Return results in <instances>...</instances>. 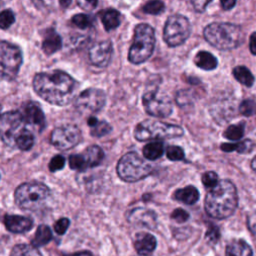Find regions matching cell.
<instances>
[{"mask_svg": "<svg viewBox=\"0 0 256 256\" xmlns=\"http://www.w3.org/2000/svg\"><path fill=\"white\" fill-rule=\"evenodd\" d=\"M35 92L45 101L54 105H66L76 96L78 83L67 73L54 70L34 76Z\"/></svg>", "mask_w": 256, "mask_h": 256, "instance_id": "obj_1", "label": "cell"}, {"mask_svg": "<svg viewBox=\"0 0 256 256\" xmlns=\"http://www.w3.org/2000/svg\"><path fill=\"white\" fill-rule=\"evenodd\" d=\"M237 204L238 195L236 187L227 179L219 180L215 187L209 189L204 201L206 213L215 219H224L231 216Z\"/></svg>", "mask_w": 256, "mask_h": 256, "instance_id": "obj_2", "label": "cell"}, {"mask_svg": "<svg viewBox=\"0 0 256 256\" xmlns=\"http://www.w3.org/2000/svg\"><path fill=\"white\" fill-rule=\"evenodd\" d=\"M208 43L220 50H231L238 47L244 38L242 28L232 23H211L204 29Z\"/></svg>", "mask_w": 256, "mask_h": 256, "instance_id": "obj_3", "label": "cell"}, {"mask_svg": "<svg viewBox=\"0 0 256 256\" xmlns=\"http://www.w3.org/2000/svg\"><path fill=\"white\" fill-rule=\"evenodd\" d=\"M50 196L49 188L39 182H28L18 186L14 198L18 207L26 211H36L46 204Z\"/></svg>", "mask_w": 256, "mask_h": 256, "instance_id": "obj_4", "label": "cell"}, {"mask_svg": "<svg viewBox=\"0 0 256 256\" xmlns=\"http://www.w3.org/2000/svg\"><path fill=\"white\" fill-rule=\"evenodd\" d=\"M155 47V32L148 24H138L134 30L133 43L129 49L128 59L133 64L145 62L153 53Z\"/></svg>", "mask_w": 256, "mask_h": 256, "instance_id": "obj_5", "label": "cell"}, {"mask_svg": "<svg viewBox=\"0 0 256 256\" xmlns=\"http://www.w3.org/2000/svg\"><path fill=\"white\" fill-rule=\"evenodd\" d=\"M183 134L184 131L180 126L157 120H144L137 124L134 130V136L138 141L170 139Z\"/></svg>", "mask_w": 256, "mask_h": 256, "instance_id": "obj_6", "label": "cell"}, {"mask_svg": "<svg viewBox=\"0 0 256 256\" xmlns=\"http://www.w3.org/2000/svg\"><path fill=\"white\" fill-rule=\"evenodd\" d=\"M152 172V166L136 152L124 154L117 164L119 177L126 182H136L147 177Z\"/></svg>", "mask_w": 256, "mask_h": 256, "instance_id": "obj_7", "label": "cell"}, {"mask_svg": "<svg viewBox=\"0 0 256 256\" xmlns=\"http://www.w3.org/2000/svg\"><path fill=\"white\" fill-rule=\"evenodd\" d=\"M22 64V53L18 46L0 41V77L6 80H13Z\"/></svg>", "mask_w": 256, "mask_h": 256, "instance_id": "obj_8", "label": "cell"}, {"mask_svg": "<svg viewBox=\"0 0 256 256\" xmlns=\"http://www.w3.org/2000/svg\"><path fill=\"white\" fill-rule=\"evenodd\" d=\"M191 26L189 20L180 14L170 16L164 26L163 39L170 47L183 44L189 37Z\"/></svg>", "mask_w": 256, "mask_h": 256, "instance_id": "obj_9", "label": "cell"}, {"mask_svg": "<svg viewBox=\"0 0 256 256\" xmlns=\"http://www.w3.org/2000/svg\"><path fill=\"white\" fill-rule=\"evenodd\" d=\"M26 124L20 111H9L0 115V138L8 146L14 147L16 139L25 130Z\"/></svg>", "mask_w": 256, "mask_h": 256, "instance_id": "obj_10", "label": "cell"}, {"mask_svg": "<svg viewBox=\"0 0 256 256\" xmlns=\"http://www.w3.org/2000/svg\"><path fill=\"white\" fill-rule=\"evenodd\" d=\"M145 111L154 117L165 118L172 112V101L169 96L158 90L146 92L142 98Z\"/></svg>", "mask_w": 256, "mask_h": 256, "instance_id": "obj_11", "label": "cell"}, {"mask_svg": "<svg viewBox=\"0 0 256 256\" xmlns=\"http://www.w3.org/2000/svg\"><path fill=\"white\" fill-rule=\"evenodd\" d=\"M82 139L79 128L72 124H66L55 128L50 136L51 144L59 150H69L75 147Z\"/></svg>", "mask_w": 256, "mask_h": 256, "instance_id": "obj_12", "label": "cell"}, {"mask_svg": "<svg viewBox=\"0 0 256 256\" xmlns=\"http://www.w3.org/2000/svg\"><path fill=\"white\" fill-rule=\"evenodd\" d=\"M106 102L104 91L96 88H88L82 91L76 98L75 107L81 113H96L100 111Z\"/></svg>", "mask_w": 256, "mask_h": 256, "instance_id": "obj_13", "label": "cell"}, {"mask_svg": "<svg viewBox=\"0 0 256 256\" xmlns=\"http://www.w3.org/2000/svg\"><path fill=\"white\" fill-rule=\"evenodd\" d=\"M20 113L27 126L34 130L41 131L45 126V115L41 107L35 102H26L22 105Z\"/></svg>", "mask_w": 256, "mask_h": 256, "instance_id": "obj_14", "label": "cell"}, {"mask_svg": "<svg viewBox=\"0 0 256 256\" xmlns=\"http://www.w3.org/2000/svg\"><path fill=\"white\" fill-rule=\"evenodd\" d=\"M112 55V43L109 40L95 42L89 49L91 63L98 67H105L110 62Z\"/></svg>", "mask_w": 256, "mask_h": 256, "instance_id": "obj_15", "label": "cell"}, {"mask_svg": "<svg viewBox=\"0 0 256 256\" xmlns=\"http://www.w3.org/2000/svg\"><path fill=\"white\" fill-rule=\"evenodd\" d=\"M128 221L134 226L155 229L157 226V216L154 211L147 208H135L127 216Z\"/></svg>", "mask_w": 256, "mask_h": 256, "instance_id": "obj_16", "label": "cell"}, {"mask_svg": "<svg viewBox=\"0 0 256 256\" xmlns=\"http://www.w3.org/2000/svg\"><path fill=\"white\" fill-rule=\"evenodd\" d=\"M3 221L7 230L12 233H24L33 226L32 219L26 216L6 214Z\"/></svg>", "mask_w": 256, "mask_h": 256, "instance_id": "obj_17", "label": "cell"}, {"mask_svg": "<svg viewBox=\"0 0 256 256\" xmlns=\"http://www.w3.org/2000/svg\"><path fill=\"white\" fill-rule=\"evenodd\" d=\"M156 238L150 233L140 232L135 235L134 248L139 255H151L156 248Z\"/></svg>", "mask_w": 256, "mask_h": 256, "instance_id": "obj_18", "label": "cell"}, {"mask_svg": "<svg viewBox=\"0 0 256 256\" xmlns=\"http://www.w3.org/2000/svg\"><path fill=\"white\" fill-rule=\"evenodd\" d=\"M62 46V40L60 35L53 29H49L45 32L44 40L42 42V49L47 54H53L57 52Z\"/></svg>", "mask_w": 256, "mask_h": 256, "instance_id": "obj_19", "label": "cell"}, {"mask_svg": "<svg viewBox=\"0 0 256 256\" xmlns=\"http://www.w3.org/2000/svg\"><path fill=\"white\" fill-rule=\"evenodd\" d=\"M253 252L250 245L242 239L231 241L227 247L225 256H252Z\"/></svg>", "mask_w": 256, "mask_h": 256, "instance_id": "obj_20", "label": "cell"}, {"mask_svg": "<svg viewBox=\"0 0 256 256\" xmlns=\"http://www.w3.org/2000/svg\"><path fill=\"white\" fill-rule=\"evenodd\" d=\"M173 198L177 201H180L182 203L191 205L198 201L199 199V192L194 186H186L184 188L178 189L174 192Z\"/></svg>", "mask_w": 256, "mask_h": 256, "instance_id": "obj_21", "label": "cell"}, {"mask_svg": "<svg viewBox=\"0 0 256 256\" xmlns=\"http://www.w3.org/2000/svg\"><path fill=\"white\" fill-rule=\"evenodd\" d=\"M81 154L85 160L87 167H95L99 165L104 158V152L102 148L97 145L87 147Z\"/></svg>", "mask_w": 256, "mask_h": 256, "instance_id": "obj_22", "label": "cell"}, {"mask_svg": "<svg viewBox=\"0 0 256 256\" xmlns=\"http://www.w3.org/2000/svg\"><path fill=\"white\" fill-rule=\"evenodd\" d=\"M101 21L106 31H111L117 28L121 22V15L115 9H106L101 12Z\"/></svg>", "mask_w": 256, "mask_h": 256, "instance_id": "obj_23", "label": "cell"}, {"mask_svg": "<svg viewBox=\"0 0 256 256\" xmlns=\"http://www.w3.org/2000/svg\"><path fill=\"white\" fill-rule=\"evenodd\" d=\"M195 64L203 70H213L217 67V59L213 54L207 51H200L194 58Z\"/></svg>", "mask_w": 256, "mask_h": 256, "instance_id": "obj_24", "label": "cell"}, {"mask_svg": "<svg viewBox=\"0 0 256 256\" xmlns=\"http://www.w3.org/2000/svg\"><path fill=\"white\" fill-rule=\"evenodd\" d=\"M256 147L255 143L250 140L246 139L237 143H223L220 146V149L224 152H232L237 151L238 153H249Z\"/></svg>", "mask_w": 256, "mask_h": 256, "instance_id": "obj_25", "label": "cell"}, {"mask_svg": "<svg viewBox=\"0 0 256 256\" xmlns=\"http://www.w3.org/2000/svg\"><path fill=\"white\" fill-rule=\"evenodd\" d=\"M52 239L51 229L47 225H39L36 233L31 240V245L34 247H40L46 245Z\"/></svg>", "mask_w": 256, "mask_h": 256, "instance_id": "obj_26", "label": "cell"}, {"mask_svg": "<svg viewBox=\"0 0 256 256\" xmlns=\"http://www.w3.org/2000/svg\"><path fill=\"white\" fill-rule=\"evenodd\" d=\"M164 146L161 141H154L146 144L143 148V155L148 160H156L163 155Z\"/></svg>", "mask_w": 256, "mask_h": 256, "instance_id": "obj_27", "label": "cell"}, {"mask_svg": "<svg viewBox=\"0 0 256 256\" xmlns=\"http://www.w3.org/2000/svg\"><path fill=\"white\" fill-rule=\"evenodd\" d=\"M233 75L238 82L247 87H251L254 83V76L250 70L244 66H236L233 69Z\"/></svg>", "mask_w": 256, "mask_h": 256, "instance_id": "obj_28", "label": "cell"}, {"mask_svg": "<svg viewBox=\"0 0 256 256\" xmlns=\"http://www.w3.org/2000/svg\"><path fill=\"white\" fill-rule=\"evenodd\" d=\"M34 144V136L33 133L31 131V129H25L16 139V143L15 146L16 148L23 150V151H27L30 150L32 148Z\"/></svg>", "mask_w": 256, "mask_h": 256, "instance_id": "obj_29", "label": "cell"}, {"mask_svg": "<svg viewBox=\"0 0 256 256\" xmlns=\"http://www.w3.org/2000/svg\"><path fill=\"white\" fill-rule=\"evenodd\" d=\"M10 256H42L36 247L28 244L15 245L10 253Z\"/></svg>", "mask_w": 256, "mask_h": 256, "instance_id": "obj_30", "label": "cell"}, {"mask_svg": "<svg viewBox=\"0 0 256 256\" xmlns=\"http://www.w3.org/2000/svg\"><path fill=\"white\" fill-rule=\"evenodd\" d=\"M244 129H245V123L240 122V123L229 126L223 134L229 140H239L244 135Z\"/></svg>", "mask_w": 256, "mask_h": 256, "instance_id": "obj_31", "label": "cell"}, {"mask_svg": "<svg viewBox=\"0 0 256 256\" xmlns=\"http://www.w3.org/2000/svg\"><path fill=\"white\" fill-rule=\"evenodd\" d=\"M112 130L111 125L104 121V120H98L93 126L90 127V134L93 137H103L107 134H109Z\"/></svg>", "mask_w": 256, "mask_h": 256, "instance_id": "obj_32", "label": "cell"}, {"mask_svg": "<svg viewBox=\"0 0 256 256\" xmlns=\"http://www.w3.org/2000/svg\"><path fill=\"white\" fill-rule=\"evenodd\" d=\"M71 22L74 26L80 29H87L93 25V19L87 14H76L72 17Z\"/></svg>", "mask_w": 256, "mask_h": 256, "instance_id": "obj_33", "label": "cell"}, {"mask_svg": "<svg viewBox=\"0 0 256 256\" xmlns=\"http://www.w3.org/2000/svg\"><path fill=\"white\" fill-rule=\"evenodd\" d=\"M165 5L162 1H149L147 2L142 10L144 13L151 14V15H158L164 11Z\"/></svg>", "mask_w": 256, "mask_h": 256, "instance_id": "obj_34", "label": "cell"}, {"mask_svg": "<svg viewBox=\"0 0 256 256\" xmlns=\"http://www.w3.org/2000/svg\"><path fill=\"white\" fill-rule=\"evenodd\" d=\"M69 165H70L71 169L76 170V171H84L88 168L82 154L71 155L69 157Z\"/></svg>", "mask_w": 256, "mask_h": 256, "instance_id": "obj_35", "label": "cell"}, {"mask_svg": "<svg viewBox=\"0 0 256 256\" xmlns=\"http://www.w3.org/2000/svg\"><path fill=\"white\" fill-rule=\"evenodd\" d=\"M239 112L244 116L256 114V102L252 99H245L239 105Z\"/></svg>", "mask_w": 256, "mask_h": 256, "instance_id": "obj_36", "label": "cell"}, {"mask_svg": "<svg viewBox=\"0 0 256 256\" xmlns=\"http://www.w3.org/2000/svg\"><path fill=\"white\" fill-rule=\"evenodd\" d=\"M15 21V16L14 13L9 10H3L0 13V28L1 29H8Z\"/></svg>", "mask_w": 256, "mask_h": 256, "instance_id": "obj_37", "label": "cell"}, {"mask_svg": "<svg viewBox=\"0 0 256 256\" xmlns=\"http://www.w3.org/2000/svg\"><path fill=\"white\" fill-rule=\"evenodd\" d=\"M218 182H219L218 175L213 171H207L202 175V183L204 187L208 189L215 187L218 184Z\"/></svg>", "mask_w": 256, "mask_h": 256, "instance_id": "obj_38", "label": "cell"}, {"mask_svg": "<svg viewBox=\"0 0 256 256\" xmlns=\"http://www.w3.org/2000/svg\"><path fill=\"white\" fill-rule=\"evenodd\" d=\"M167 158L172 161H180L185 157L184 151L179 146H169L166 150Z\"/></svg>", "mask_w": 256, "mask_h": 256, "instance_id": "obj_39", "label": "cell"}, {"mask_svg": "<svg viewBox=\"0 0 256 256\" xmlns=\"http://www.w3.org/2000/svg\"><path fill=\"white\" fill-rule=\"evenodd\" d=\"M176 102L179 106L183 107L185 105H189L192 102V93L188 90H180L176 94Z\"/></svg>", "mask_w": 256, "mask_h": 256, "instance_id": "obj_40", "label": "cell"}, {"mask_svg": "<svg viewBox=\"0 0 256 256\" xmlns=\"http://www.w3.org/2000/svg\"><path fill=\"white\" fill-rule=\"evenodd\" d=\"M65 165V158L61 155L54 156L49 162V169L51 172H56L61 170Z\"/></svg>", "mask_w": 256, "mask_h": 256, "instance_id": "obj_41", "label": "cell"}, {"mask_svg": "<svg viewBox=\"0 0 256 256\" xmlns=\"http://www.w3.org/2000/svg\"><path fill=\"white\" fill-rule=\"evenodd\" d=\"M220 238V231L216 225L210 224L206 232V239L211 243H216Z\"/></svg>", "mask_w": 256, "mask_h": 256, "instance_id": "obj_42", "label": "cell"}, {"mask_svg": "<svg viewBox=\"0 0 256 256\" xmlns=\"http://www.w3.org/2000/svg\"><path fill=\"white\" fill-rule=\"evenodd\" d=\"M171 218H172L174 221L178 222V223H183V222H185V221L188 220L189 214H188V212L185 211L184 209L177 208V209H175V210L172 212Z\"/></svg>", "mask_w": 256, "mask_h": 256, "instance_id": "obj_43", "label": "cell"}, {"mask_svg": "<svg viewBox=\"0 0 256 256\" xmlns=\"http://www.w3.org/2000/svg\"><path fill=\"white\" fill-rule=\"evenodd\" d=\"M69 220L67 218H61L54 224V230L57 234L62 235L66 232L67 228L69 227Z\"/></svg>", "mask_w": 256, "mask_h": 256, "instance_id": "obj_44", "label": "cell"}, {"mask_svg": "<svg viewBox=\"0 0 256 256\" xmlns=\"http://www.w3.org/2000/svg\"><path fill=\"white\" fill-rule=\"evenodd\" d=\"M77 4L82 8V9H85V10H93L96 5L98 4L97 1H87V0H83V1H77Z\"/></svg>", "mask_w": 256, "mask_h": 256, "instance_id": "obj_45", "label": "cell"}, {"mask_svg": "<svg viewBox=\"0 0 256 256\" xmlns=\"http://www.w3.org/2000/svg\"><path fill=\"white\" fill-rule=\"evenodd\" d=\"M211 1H192V5L197 12H202L205 9V6L208 5Z\"/></svg>", "mask_w": 256, "mask_h": 256, "instance_id": "obj_46", "label": "cell"}, {"mask_svg": "<svg viewBox=\"0 0 256 256\" xmlns=\"http://www.w3.org/2000/svg\"><path fill=\"white\" fill-rule=\"evenodd\" d=\"M249 46H250V51L252 54L256 55V32H253L250 36V43H249Z\"/></svg>", "mask_w": 256, "mask_h": 256, "instance_id": "obj_47", "label": "cell"}, {"mask_svg": "<svg viewBox=\"0 0 256 256\" xmlns=\"http://www.w3.org/2000/svg\"><path fill=\"white\" fill-rule=\"evenodd\" d=\"M220 3H221V6L223 9L229 10L236 4V1L235 0H222Z\"/></svg>", "mask_w": 256, "mask_h": 256, "instance_id": "obj_48", "label": "cell"}, {"mask_svg": "<svg viewBox=\"0 0 256 256\" xmlns=\"http://www.w3.org/2000/svg\"><path fill=\"white\" fill-rule=\"evenodd\" d=\"M66 256H92V254L89 251H81V252L69 254V255H66Z\"/></svg>", "mask_w": 256, "mask_h": 256, "instance_id": "obj_49", "label": "cell"}, {"mask_svg": "<svg viewBox=\"0 0 256 256\" xmlns=\"http://www.w3.org/2000/svg\"><path fill=\"white\" fill-rule=\"evenodd\" d=\"M251 167H252L253 171L256 173V156L253 158V160L251 162Z\"/></svg>", "mask_w": 256, "mask_h": 256, "instance_id": "obj_50", "label": "cell"}, {"mask_svg": "<svg viewBox=\"0 0 256 256\" xmlns=\"http://www.w3.org/2000/svg\"><path fill=\"white\" fill-rule=\"evenodd\" d=\"M59 3H60V5H61V6H63V7H67L68 5H70V4H71V1H68V0H67V1H63V0H61Z\"/></svg>", "mask_w": 256, "mask_h": 256, "instance_id": "obj_51", "label": "cell"}, {"mask_svg": "<svg viewBox=\"0 0 256 256\" xmlns=\"http://www.w3.org/2000/svg\"><path fill=\"white\" fill-rule=\"evenodd\" d=\"M1 108H2V107H1V105H0V112H1Z\"/></svg>", "mask_w": 256, "mask_h": 256, "instance_id": "obj_52", "label": "cell"}]
</instances>
